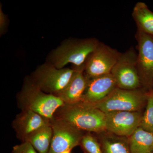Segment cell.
<instances>
[{
    "mask_svg": "<svg viewBox=\"0 0 153 153\" xmlns=\"http://www.w3.org/2000/svg\"><path fill=\"white\" fill-rule=\"evenodd\" d=\"M74 71V68H57L45 64L36 69L31 81L45 93L58 97L68 85Z\"/></svg>",
    "mask_w": 153,
    "mask_h": 153,
    "instance_id": "obj_5",
    "label": "cell"
},
{
    "mask_svg": "<svg viewBox=\"0 0 153 153\" xmlns=\"http://www.w3.org/2000/svg\"><path fill=\"white\" fill-rule=\"evenodd\" d=\"M117 87L111 73L89 79L81 101L95 104L104 99Z\"/></svg>",
    "mask_w": 153,
    "mask_h": 153,
    "instance_id": "obj_11",
    "label": "cell"
},
{
    "mask_svg": "<svg viewBox=\"0 0 153 153\" xmlns=\"http://www.w3.org/2000/svg\"><path fill=\"white\" fill-rule=\"evenodd\" d=\"M52 138V130L50 123L30 134L25 141L30 143L38 153H48Z\"/></svg>",
    "mask_w": 153,
    "mask_h": 153,
    "instance_id": "obj_17",
    "label": "cell"
},
{
    "mask_svg": "<svg viewBox=\"0 0 153 153\" xmlns=\"http://www.w3.org/2000/svg\"><path fill=\"white\" fill-rule=\"evenodd\" d=\"M131 153H151L153 151V133L138 128L128 137Z\"/></svg>",
    "mask_w": 153,
    "mask_h": 153,
    "instance_id": "obj_15",
    "label": "cell"
},
{
    "mask_svg": "<svg viewBox=\"0 0 153 153\" xmlns=\"http://www.w3.org/2000/svg\"><path fill=\"white\" fill-rule=\"evenodd\" d=\"M142 111H114L105 113L106 131L128 138L140 127Z\"/></svg>",
    "mask_w": 153,
    "mask_h": 153,
    "instance_id": "obj_10",
    "label": "cell"
},
{
    "mask_svg": "<svg viewBox=\"0 0 153 153\" xmlns=\"http://www.w3.org/2000/svg\"><path fill=\"white\" fill-rule=\"evenodd\" d=\"M147 92L144 88L126 90L117 87L104 99L92 105L104 113L142 111L146 104Z\"/></svg>",
    "mask_w": 153,
    "mask_h": 153,
    "instance_id": "obj_4",
    "label": "cell"
},
{
    "mask_svg": "<svg viewBox=\"0 0 153 153\" xmlns=\"http://www.w3.org/2000/svg\"><path fill=\"white\" fill-rule=\"evenodd\" d=\"M71 150H67L64 151V152H62L61 153H71Z\"/></svg>",
    "mask_w": 153,
    "mask_h": 153,
    "instance_id": "obj_22",
    "label": "cell"
},
{
    "mask_svg": "<svg viewBox=\"0 0 153 153\" xmlns=\"http://www.w3.org/2000/svg\"><path fill=\"white\" fill-rule=\"evenodd\" d=\"M135 38L138 71L143 88L149 91L153 87V36L137 30Z\"/></svg>",
    "mask_w": 153,
    "mask_h": 153,
    "instance_id": "obj_9",
    "label": "cell"
},
{
    "mask_svg": "<svg viewBox=\"0 0 153 153\" xmlns=\"http://www.w3.org/2000/svg\"><path fill=\"white\" fill-rule=\"evenodd\" d=\"M74 68L75 71L71 80L58 96L65 104L81 101L89 81L84 73L85 66Z\"/></svg>",
    "mask_w": 153,
    "mask_h": 153,
    "instance_id": "obj_13",
    "label": "cell"
},
{
    "mask_svg": "<svg viewBox=\"0 0 153 153\" xmlns=\"http://www.w3.org/2000/svg\"><path fill=\"white\" fill-rule=\"evenodd\" d=\"M132 16L137 30L153 36V12L149 10L146 3L138 2L136 4L133 10Z\"/></svg>",
    "mask_w": 153,
    "mask_h": 153,
    "instance_id": "obj_16",
    "label": "cell"
},
{
    "mask_svg": "<svg viewBox=\"0 0 153 153\" xmlns=\"http://www.w3.org/2000/svg\"><path fill=\"white\" fill-rule=\"evenodd\" d=\"M104 153H131L128 138L117 136L106 131L97 134Z\"/></svg>",
    "mask_w": 153,
    "mask_h": 153,
    "instance_id": "obj_14",
    "label": "cell"
},
{
    "mask_svg": "<svg viewBox=\"0 0 153 153\" xmlns=\"http://www.w3.org/2000/svg\"><path fill=\"white\" fill-rule=\"evenodd\" d=\"M52 138L48 153H61L80 145L83 131L68 122L55 116L50 120Z\"/></svg>",
    "mask_w": 153,
    "mask_h": 153,
    "instance_id": "obj_7",
    "label": "cell"
},
{
    "mask_svg": "<svg viewBox=\"0 0 153 153\" xmlns=\"http://www.w3.org/2000/svg\"><path fill=\"white\" fill-rule=\"evenodd\" d=\"M137 53L132 47L122 53L111 73L117 88L126 90L143 88L137 67Z\"/></svg>",
    "mask_w": 153,
    "mask_h": 153,
    "instance_id": "obj_6",
    "label": "cell"
},
{
    "mask_svg": "<svg viewBox=\"0 0 153 153\" xmlns=\"http://www.w3.org/2000/svg\"><path fill=\"white\" fill-rule=\"evenodd\" d=\"M151 153H153V151H152V152H151Z\"/></svg>",
    "mask_w": 153,
    "mask_h": 153,
    "instance_id": "obj_23",
    "label": "cell"
},
{
    "mask_svg": "<svg viewBox=\"0 0 153 153\" xmlns=\"http://www.w3.org/2000/svg\"><path fill=\"white\" fill-rule=\"evenodd\" d=\"M50 124V120L31 110H22L13 121L12 126L22 142L36 130Z\"/></svg>",
    "mask_w": 153,
    "mask_h": 153,
    "instance_id": "obj_12",
    "label": "cell"
},
{
    "mask_svg": "<svg viewBox=\"0 0 153 153\" xmlns=\"http://www.w3.org/2000/svg\"><path fill=\"white\" fill-rule=\"evenodd\" d=\"M121 54L116 49L100 42L85 62V76L91 79L111 73Z\"/></svg>",
    "mask_w": 153,
    "mask_h": 153,
    "instance_id": "obj_8",
    "label": "cell"
},
{
    "mask_svg": "<svg viewBox=\"0 0 153 153\" xmlns=\"http://www.w3.org/2000/svg\"><path fill=\"white\" fill-rule=\"evenodd\" d=\"M7 19L5 15L3 13L1 8L0 9V33L3 34L5 33L7 27Z\"/></svg>",
    "mask_w": 153,
    "mask_h": 153,
    "instance_id": "obj_21",
    "label": "cell"
},
{
    "mask_svg": "<svg viewBox=\"0 0 153 153\" xmlns=\"http://www.w3.org/2000/svg\"><path fill=\"white\" fill-rule=\"evenodd\" d=\"M54 116L66 121L82 131L96 134L106 131L105 113L83 102L65 103L57 109Z\"/></svg>",
    "mask_w": 153,
    "mask_h": 153,
    "instance_id": "obj_1",
    "label": "cell"
},
{
    "mask_svg": "<svg viewBox=\"0 0 153 153\" xmlns=\"http://www.w3.org/2000/svg\"><path fill=\"white\" fill-rule=\"evenodd\" d=\"M146 105L140 127L153 133V89L148 91Z\"/></svg>",
    "mask_w": 153,
    "mask_h": 153,
    "instance_id": "obj_18",
    "label": "cell"
},
{
    "mask_svg": "<svg viewBox=\"0 0 153 153\" xmlns=\"http://www.w3.org/2000/svg\"><path fill=\"white\" fill-rule=\"evenodd\" d=\"M18 98V105L22 110L32 111L49 120L65 104L60 97L45 93L31 80L25 83Z\"/></svg>",
    "mask_w": 153,
    "mask_h": 153,
    "instance_id": "obj_2",
    "label": "cell"
},
{
    "mask_svg": "<svg viewBox=\"0 0 153 153\" xmlns=\"http://www.w3.org/2000/svg\"><path fill=\"white\" fill-rule=\"evenodd\" d=\"M12 153H38L33 146L28 141L22 142L13 147Z\"/></svg>",
    "mask_w": 153,
    "mask_h": 153,
    "instance_id": "obj_20",
    "label": "cell"
},
{
    "mask_svg": "<svg viewBox=\"0 0 153 153\" xmlns=\"http://www.w3.org/2000/svg\"><path fill=\"white\" fill-rule=\"evenodd\" d=\"M80 146L85 153H104L100 143L89 132L83 136Z\"/></svg>",
    "mask_w": 153,
    "mask_h": 153,
    "instance_id": "obj_19",
    "label": "cell"
},
{
    "mask_svg": "<svg viewBox=\"0 0 153 153\" xmlns=\"http://www.w3.org/2000/svg\"><path fill=\"white\" fill-rule=\"evenodd\" d=\"M100 42L95 38L69 41L64 43L53 52L51 56L53 66L63 68L71 63L74 67L85 66L88 57L97 48Z\"/></svg>",
    "mask_w": 153,
    "mask_h": 153,
    "instance_id": "obj_3",
    "label": "cell"
}]
</instances>
